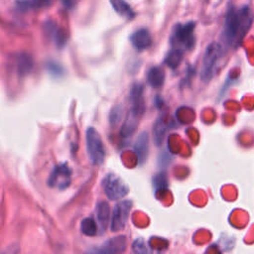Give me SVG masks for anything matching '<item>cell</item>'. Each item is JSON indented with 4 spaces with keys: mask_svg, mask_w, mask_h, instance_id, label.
<instances>
[{
    "mask_svg": "<svg viewBox=\"0 0 254 254\" xmlns=\"http://www.w3.org/2000/svg\"><path fill=\"white\" fill-rule=\"evenodd\" d=\"M252 21L253 13L248 6L240 9L235 7L228 9L221 33L223 44L231 48L238 47L250 29Z\"/></svg>",
    "mask_w": 254,
    "mask_h": 254,
    "instance_id": "cell-1",
    "label": "cell"
},
{
    "mask_svg": "<svg viewBox=\"0 0 254 254\" xmlns=\"http://www.w3.org/2000/svg\"><path fill=\"white\" fill-rule=\"evenodd\" d=\"M223 48L220 44L216 42H212L209 44L204 52L202 58V64L200 70L201 79L205 82H208L215 74L217 64L223 56Z\"/></svg>",
    "mask_w": 254,
    "mask_h": 254,
    "instance_id": "cell-2",
    "label": "cell"
},
{
    "mask_svg": "<svg viewBox=\"0 0 254 254\" xmlns=\"http://www.w3.org/2000/svg\"><path fill=\"white\" fill-rule=\"evenodd\" d=\"M194 27L193 22H188L186 24H177L172 32L170 42L172 48L180 50H190L194 46Z\"/></svg>",
    "mask_w": 254,
    "mask_h": 254,
    "instance_id": "cell-3",
    "label": "cell"
},
{
    "mask_svg": "<svg viewBox=\"0 0 254 254\" xmlns=\"http://www.w3.org/2000/svg\"><path fill=\"white\" fill-rule=\"evenodd\" d=\"M86 149L91 163L100 166L105 159V149L99 133L93 127L86 130Z\"/></svg>",
    "mask_w": 254,
    "mask_h": 254,
    "instance_id": "cell-4",
    "label": "cell"
},
{
    "mask_svg": "<svg viewBox=\"0 0 254 254\" xmlns=\"http://www.w3.org/2000/svg\"><path fill=\"white\" fill-rule=\"evenodd\" d=\"M102 187L106 196L111 200L123 198L129 193V187L115 174H108L102 181Z\"/></svg>",
    "mask_w": 254,
    "mask_h": 254,
    "instance_id": "cell-5",
    "label": "cell"
},
{
    "mask_svg": "<svg viewBox=\"0 0 254 254\" xmlns=\"http://www.w3.org/2000/svg\"><path fill=\"white\" fill-rule=\"evenodd\" d=\"M71 181V170L66 163L60 164L54 168L49 179L48 185L59 190L66 189Z\"/></svg>",
    "mask_w": 254,
    "mask_h": 254,
    "instance_id": "cell-6",
    "label": "cell"
},
{
    "mask_svg": "<svg viewBox=\"0 0 254 254\" xmlns=\"http://www.w3.org/2000/svg\"><path fill=\"white\" fill-rule=\"evenodd\" d=\"M131 207L132 202L130 200H121L116 203L111 216L110 228L112 231H120L126 226Z\"/></svg>",
    "mask_w": 254,
    "mask_h": 254,
    "instance_id": "cell-7",
    "label": "cell"
},
{
    "mask_svg": "<svg viewBox=\"0 0 254 254\" xmlns=\"http://www.w3.org/2000/svg\"><path fill=\"white\" fill-rule=\"evenodd\" d=\"M130 101L131 108L129 111L139 117H142L146 110V104L144 99V85L142 83L136 82L131 86Z\"/></svg>",
    "mask_w": 254,
    "mask_h": 254,
    "instance_id": "cell-8",
    "label": "cell"
},
{
    "mask_svg": "<svg viewBox=\"0 0 254 254\" xmlns=\"http://www.w3.org/2000/svg\"><path fill=\"white\" fill-rule=\"evenodd\" d=\"M45 31L59 48H62L65 45L67 41V34L64 29L60 27L57 23L51 20L47 21L45 23Z\"/></svg>",
    "mask_w": 254,
    "mask_h": 254,
    "instance_id": "cell-9",
    "label": "cell"
},
{
    "mask_svg": "<svg viewBox=\"0 0 254 254\" xmlns=\"http://www.w3.org/2000/svg\"><path fill=\"white\" fill-rule=\"evenodd\" d=\"M149 150V136L147 132H141L134 142V152L138 159V164L143 165L147 159Z\"/></svg>",
    "mask_w": 254,
    "mask_h": 254,
    "instance_id": "cell-10",
    "label": "cell"
},
{
    "mask_svg": "<svg viewBox=\"0 0 254 254\" xmlns=\"http://www.w3.org/2000/svg\"><path fill=\"white\" fill-rule=\"evenodd\" d=\"M130 41H131L132 45L134 46V48H136L138 51H143V50L148 49L151 46L152 36L147 29L142 28V29L135 31L131 35Z\"/></svg>",
    "mask_w": 254,
    "mask_h": 254,
    "instance_id": "cell-11",
    "label": "cell"
},
{
    "mask_svg": "<svg viewBox=\"0 0 254 254\" xmlns=\"http://www.w3.org/2000/svg\"><path fill=\"white\" fill-rule=\"evenodd\" d=\"M127 246L125 236H116L104 242L97 250L100 253H121Z\"/></svg>",
    "mask_w": 254,
    "mask_h": 254,
    "instance_id": "cell-12",
    "label": "cell"
},
{
    "mask_svg": "<svg viewBox=\"0 0 254 254\" xmlns=\"http://www.w3.org/2000/svg\"><path fill=\"white\" fill-rule=\"evenodd\" d=\"M140 119H141V117H139L129 111L127 113V116H126L123 126H122V130H121L122 136L129 137V136L133 135L135 133V131L137 130Z\"/></svg>",
    "mask_w": 254,
    "mask_h": 254,
    "instance_id": "cell-13",
    "label": "cell"
},
{
    "mask_svg": "<svg viewBox=\"0 0 254 254\" xmlns=\"http://www.w3.org/2000/svg\"><path fill=\"white\" fill-rule=\"evenodd\" d=\"M147 80L153 87L159 88L164 84L165 71L160 66H152L147 72Z\"/></svg>",
    "mask_w": 254,
    "mask_h": 254,
    "instance_id": "cell-14",
    "label": "cell"
},
{
    "mask_svg": "<svg viewBox=\"0 0 254 254\" xmlns=\"http://www.w3.org/2000/svg\"><path fill=\"white\" fill-rule=\"evenodd\" d=\"M96 216L102 230H105L110 219V208L106 201H99L96 205Z\"/></svg>",
    "mask_w": 254,
    "mask_h": 254,
    "instance_id": "cell-15",
    "label": "cell"
},
{
    "mask_svg": "<svg viewBox=\"0 0 254 254\" xmlns=\"http://www.w3.org/2000/svg\"><path fill=\"white\" fill-rule=\"evenodd\" d=\"M115 12L126 19H132L135 16L134 11L125 0H109Z\"/></svg>",
    "mask_w": 254,
    "mask_h": 254,
    "instance_id": "cell-16",
    "label": "cell"
},
{
    "mask_svg": "<svg viewBox=\"0 0 254 254\" xmlns=\"http://www.w3.org/2000/svg\"><path fill=\"white\" fill-rule=\"evenodd\" d=\"M52 0H19L17 1V8L21 11L29 9H41L49 6Z\"/></svg>",
    "mask_w": 254,
    "mask_h": 254,
    "instance_id": "cell-17",
    "label": "cell"
},
{
    "mask_svg": "<svg viewBox=\"0 0 254 254\" xmlns=\"http://www.w3.org/2000/svg\"><path fill=\"white\" fill-rule=\"evenodd\" d=\"M15 63H16L17 71L21 74H25L29 72L33 67V61L31 57L26 54L17 55L15 58Z\"/></svg>",
    "mask_w": 254,
    "mask_h": 254,
    "instance_id": "cell-18",
    "label": "cell"
},
{
    "mask_svg": "<svg viewBox=\"0 0 254 254\" xmlns=\"http://www.w3.org/2000/svg\"><path fill=\"white\" fill-rule=\"evenodd\" d=\"M184 57V51L176 48H172V50L168 53L165 63L168 64V66L172 68H176L181 64Z\"/></svg>",
    "mask_w": 254,
    "mask_h": 254,
    "instance_id": "cell-19",
    "label": "cell"
},
{
    "mask_svg": "<svg viewBox=\"0 0 254 254\" xmlns=\"http://www.w3.org/2000/svg\"><path fill=\"white\" fill-rule=\"evenodd\" d=\"M80 230L86 236H94L97 233V225L93 218L86 217L80 223Z\"/></svg>",
    "mask_w": 254,
    "mask_h": 254,
    "instance_id": "cell-20",
    "label": "cell"
},
{
    "mask_svg": "<svg viewBox=\"0 0 254 254\" xmlns=\"http://www.w3.org/2000/svg\"><path fill=\"white\" fill-rule=\"evenodd\" d=\"M166 130H167V126H166L165 122L161 118H159L154 126V139H155L157 145H161V143L164 139Z\"/></svg>",
    "mask_w": 254,
    "mask_h": 254,
    "instance_id": "cell-21",
    "label": "cell"
},
{
    "mask_svg": "<svg viewBox=\"0 0 254 254\" xmlns=\"http://www.w3.org/2000/svg\"><path fill=\"white\" fill-rule=\"evenodd\" d=\"M122 118H123V107H122V105L117 104L111 109V111L109 113L110 125H112V126L118 125V123L122 120Z\"/></svg>",
    "mask_w": 254,
    "mask_h": 254,
    "instance_id": "cell-22",
    "label": "cell"
},
{
    "mask_svg": "<svg viewBox=\"0 0 254 254\" xmlns=\"http://www.w3.org/2000/svg\"><path fill=\"white\" fill-rule=\"evenodd\" d=\"M133 251L136 253H146L148 252V247L146 242L142 238H138L133 242Z\"/></svg>",
    "mask_w": 254,
    "mask_h": 254,
    "instance_id": "cell-23",
    "label": "cell"
},
{
    "mask_svg": "<svg viewBox=\"0 0 254 254\" xmlns=\"http://www.w3.org/2000/svg\"><path fill=\"white\" fill-rule=\"evenodd\" d=\"M168 181H167V178L165 176V174L161 173V174H158L156 175V177H154V186L159 190V189H163V188H166L167 187V184Z\"/></svg>",
    "mask_w": 254,
    "mask_h": 254,
    "instance_id": "cell-24",
    "label": "cell"
},
{
    "mask_svg": "<svg viewBox=\"0 0 254 254\" xmlns=\"http://www.w3.org/2000/svg\"><path fill=\"white\" fill-rule=\"evenodd\" d=\"M62 3L65 9L70 10L75 6L76 0H62Z\"/></svg>",
    "mask_w": 254,
    "mask_h": 254,
    "instance_id": "cell-25",
    "label": "cell"
}]
</instances>
